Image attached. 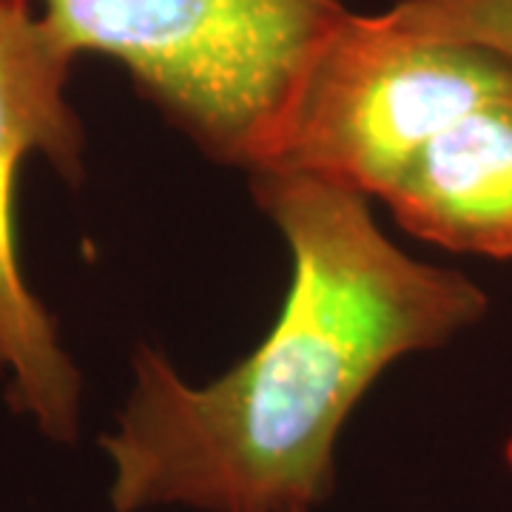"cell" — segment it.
Wrapping results in <instances>:
<instances>
[{"instance_id": "5", "label": "cell", "mask_w": 512, "mask_h": 512, "mask_svg": "<svg viewBox=\"0 0 512 512\" xmlns=\"http://www.w3.org/2000/svg\"><path fill=\"white\" fill-rule=\"evenodd\" d=\"M404 231L456 254L512 256V97L464 114L382 194Z\"/></svg>"}, {"instance_id": "3", "label": "cell", "mask_w": 512, "mask_h": 512, "mask_svg": "<svg viewBox=\"0 0 512 512\" xmlns=\"http://www.w3.org/2000/svg\"><path fill=\"white\" fill-rule=\"evenodd\" d=\"M507 97V60L407 35L384 12H348L313 57L262 168L311 174L382 200L424 143Z\"/></svg>"}, {"instance_id": "4", "label": "cell", "mask_w": 512, "mask_h": 512, "mask_svg": "<svg viewBox=\"0 0 512 512\" xmlns=\"http://www.w3.org/2000/svg\"><path fill=\"white\" fill-rule=\"evenodd\" d=\"M74 60L35 6L0 0V370L12 376V407L63 444L77 439L80 373L23 279L15 208L20 168L32 154H43L66 183L86 174V134L66 97Z\"/></svg>"}, {"instance_id": "1", "label": "cell", "mask_w": 512, "mask_h": 512, "mask_svg": "<svg viewBox=\"0 0 512 512\" xmlns=\"http://www.w3.org/2000/svg\"><path fill=\"white\" fill-rule=\"evenodd\" d=\"M248 177L291 251L285 305L254 353L202 387L137 350L126 407L100 439L114 512H316L370 384L487 313L476 282L384 237L362 194L276 168Z\"/></svg>"}, {"instance_id": "6", "label": "cell", "mask_w": 512, "mask_h": 512, "mask_svg": "<svg viewBox=\"0 0 512 512\" xmlns=\"http://www.w3.org/2000/svg\"><path fill=\"white\" fill-rule=\"evenodd\" d=\"M384 15L407 35L476 46L512 66V0H396Z\"/></svg>"}, {"instance_id": "2", "label": "cell", "mask_w": 512, "mask_h": 512, "mask_svg": "<svg viewBox=\"0 0 512 512\" xmlns=\"http://www.w3.org/2000/svg\"><path fill=\"white\" fill-rule=\"evenodd\" d=\"M74 57L120 63L197 146L248 174L268 163L345 0H20Z\"/></svg>"}]
</instances>
